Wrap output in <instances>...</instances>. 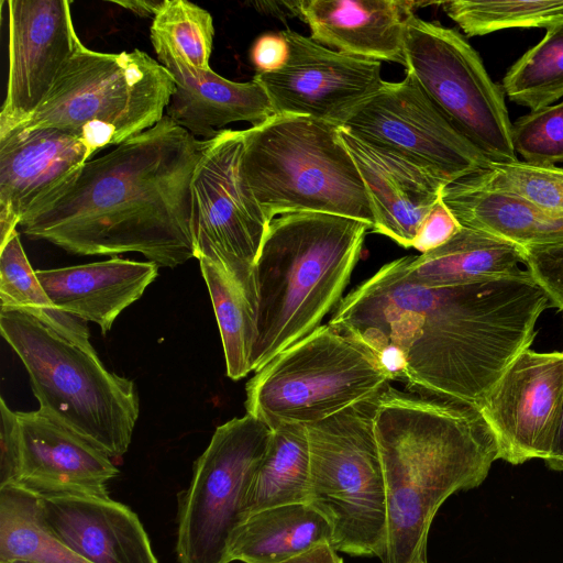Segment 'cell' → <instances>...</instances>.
Listing matches in <instances>:
<instances>
[{
	"label": "cell",
	"mask_w": 563,
	"mask_h": 563,
	"mask_svg": "<svg viewBox=\"0 0 563 563\" xmlns=\"http://www.w3.org/2000/svg\"><path fill=\"white\" fill-rule=\"evenodd\" d=\"M419 2L402 0H301L299 19L310 37L331 49L405 66V36Z\"/></svg>",
	"instance_id": "7402d4cb"
},
{
	"label": "cell",
	"mask_w": 563,
	"mask_h": 563,
	"mask_svg": "<svg viewBox=\"0 0 563 563\" xmlns=\"http://www.w3.org/2000/svg\"><path fill=\"white\" fill-rule=\"evenodd\" d=\"M477 408L495 435L498 460L545 461L563 416V352L522 351Z\"/></svg>",
	"instance_id": "5bb4252c"
},
{
	"label": "cell",
	"mask_w": 563,
	"mask_h": 563,
	"mask_svg": "<svg viewBox=\"0 0 563 563\" xmlns=\"http://www.w3.org/2000/svg\"><path fill=\"white\" fill-rule=\"evenodd\" d=\"M159 63L172 74L175 90L165 115L195 137H216L229 123L247 121L258 125L274 115L269 96L253 77L232 81L190 66L166 43L151 38Z\"/></svg>",
	"instance_id": "ffe728a7"
},
{
	"label": "cell",
	"mask_w": 563,
	"mask_h": 563,
	"mask_svg": "<svg viewBox=\"0 0 563 563\" xmlns=\"http://www.w3.org/2000/svg\"><path fill=\"white\" fill-rule=\"evenodd\" d=\"M288 56L289 46L280 33L260 36L251 51V58L257 73H273L280 69Z\"/></svg>",
	"instance_id": "f35d334b"
},
{
	"label": "cell",
	"mask_w": 563,
	"mask_h": 563,
	"mask_svg": "<svg viewBox=\"0 0 563 563\" xmlns=\"http://www.w3.org/2000/svg\"><path fill=\"white\" fill-rule=\"evenodd\" d=\"M205 141L164 115L87 161L19 225L73 254L136 252L174 268L195 257L191 180Z\"/></svg>",
	"instance_id": "7a4b0ae2"
},
{
	"label": "cell",
	"mask_w": 563,
	"mask_h": 563,
	"mask_svg": "<svg viewBox=\"0 0 563 563\" xmlns=\"http://www.w3.org/2000/svg\"><path fill=\"white\" fill-rule=\"evenodd\" d=\"M332 542L328 520L308 503L264 509L247 517L233 533L231 562L280 563L312 547Z\"/></svg>",
	"instance_id": "484cf974"
},
{
	"label": "cell",
	"mask_w": 563,
	"mask_h": 563,
	"mask_svg": "<svg viewBox=\"0 0 563 563\" xmlns=\"http://www.w3.org/2000/svg\"><path fill=\"white\" fill-rule=\"evenodd\" d=\"M441 199L462 227L488 232L522 247L563 242V212L479 187L466 177L445 186Z\"/></svg>",
	"instance_id": "cb8c5ba5"
},
{
	"label": "cell",
	"mask_w": 563,
	"mask_h": 563,
	"mask_svg": "<svg viewBox=\"0 0 563 563\" xmlns=\"http://www.w3.org/2000/svg\"><path fill=\"white\" fill-rule=\"evenodd\" d=\"M213 20L201 7L187 0H166L153 18L151 38L166 43L190 66L209 70Z\"/></svg>",
	"instance_id": "1f68e13d"
},
{
	"label": "cell",
	"mask_w": 563,
	"mask_h": 563,
	"mask_svg": "<svg viewBox=\"0 0 563 563\" xmlns=\"http://www.w3.org/2000/svg\"><path fill=\"white\" fill-rule=\"evenodd\" d=\"M525 247L488 232L462 227L445 244L406 256V272L429 288L455 287L510 275L523 264Z\"/></svg>",
	"instance_id": "d4e9b609"
},
{
	"label": "cell",
	"mask_w": 563,
	"mask_h": 563,
	"mask_svg": "<svg viewBox=\"0 0 563 563\" xmlns=\"http://www.w3.org/2000/svg\"><path fill=\"white\" fill-rule=\"evenodd\" d=\"M377 396L306 424L310 453L308 504L330 523L331 545L336 551L376 556L383 562L387 501L374 432Z\"/></svg>",
	"instance_id": "ba28073f"
},
{
	"label": "cell",
	"mask_w": 563,
	"mask_h": 563,
	"mask_svg": "<svg viewBox=\"0 0 563 563\" xmlns=\"http://www.w3.org/2000/svg\"><path fill=\"white\" fill-rule=\"evenodd\" d=\"M10 563H29V562H24V561H14V562H10Z\"/></svg>",
	"instance_id": "ee69618b"
},
{
	"label": "cell",
	"mask_w": 563,
	"mask_h": 563,
	"mask_svg": "<svg viewBox=\"0 0 563 563\" xmlns=\"http://www.w3.org/2000/svg\"><path fill=\"white\" fill-rule=\"evenodd\" d=\"M48 529L90 563H158L137 515L110 497H40Z\"/></svg>",
	"instance_id": "44dd1931"
},
{
	"label": "cell",
	"mask_w": 563,
	"mask_h": 563,
	"mask_svg": "<svg viewBox=\"0 0 563 563\" xmlns=\"http://www.w3.org/2000/svg\"><path fill=\"white\" fill-rule=\"evenodd\" d=\"M9 70L0 137L42 104L82 44L67 0H9Z\"/></svg>",
	"instance_id": "2e32d148"
},
{
	"label": "cell",
	"mask_w": 563,
	"mask_h": 563,
	"mask_svg": "<svg viewBox=\"0 0 563 563\" xmlns=\"http://www.w3.org/2000/svg\"><path fill=\"white\" fill-rule=\"evenodd\" d=\"M419 563H427V561H423V562H419Z\"/></svg>",
	"instance_id": "f6af8a7d"
},
{
	"label": "cell",
	"mask_w": 563,
	"mask_h": 563,
	"mask_svg": "<svg viewBox=\"0 0 563 563\" xmlns=\"http://www.w3.org/2000/svg\"><path fill=\"white\" fill-rule=\"evenodd\" d=\"M243 150L239 130L205 141L191 180V224L195 258L223 267L254 310V269L269 223L245 180Z\"/></svg>",
	"instance_id": "7c38bea8"
},
{
	"label": "cell",
	"mask_w": 563,
	"mask_h": 563,
	"mask_svg": "<svg viewBox=\"0 0 563 563\" xmlns=\"http://www.w3.org/2000/svg\"><path fill=\"white\" fill-rule=\"evenodd\" d=\"M462 225L440 198L422 221L412 243L421 254L440 247L451 240Z\"/></svg>",
	"instance_id": "74e56055"
},
{
	"label": "cell",
	"mask_w": 563,
	"mask_h": 563,
	"mask_svg": "<svg viewBox=\"0 0 563 563\" xmlns=\"http://www.w3.org/2000/svg\"><path fill=\"white\" fill-rule=\"evenodd\" d=\"M440 4L467 36L516 27L549 29L563 22V0H454Z\"/></svg>",
	"instance_id": "4dcf8cb0"
},
{
	"label": "cell",
	"mask_w": 563,
	"mask_h": 563,
	"mask_svg": "<svg viewBox=\"0 0 563 563\" xmlns=\"http://www.w3.org/2000/svg\"><path fill=\"white\" fill-rule=\"evenodd\" d=\"M479 187L516 195L533 205L563 212V167L527 162L495 163L466 177Z\"/></svg>",
	"instance_id": "d6a6232c"
},
{
	"label": "cell",
	"mask_w": 563,
	"mask_h": 563,
	"mask_svg": "<svg viewBox=\"0 0 563 563\" xmlns=\"http://www.w3.org/2000/svg\"><path fill=\"white\" fill-rule=\"evenodd\" d=\"M280 563H343L331 543L325 542L312 547Z\"/></svg>",
	"instance_id": "ab89813d"
},
{
	"label": "cell",
	"mask_w": 563,
	"mask_h": 563,
	"mask_svg": "<svg viewBox=\"0 0 563 563\" xmlns=\"http://www.w3.org/2000/svg\"><path fill=\"white\" fill-rule=\"evenodd\" d=\"M549 307L527 269L429 288L408 276L404 256L343 297L329 323L368 347L408 391L478 407L510 363L530 349Z\"/></svg>",
	"instance_id": "6da1fadb"
},
{
	"label": "cell",
	"mask_w": 563,
	"mask_h": 563,
	"mask_svg": "<svg viewBox=\"0 0 563 563\" xmlns=\"http://www.w3.org/2000/svg\"><path fill=\"white\" fill-rule=\"evenodd\" d=\"M336 125L406 158L446 185L492 163L450 123L410 74L401 81L384 80Z\"/></svg>",
	"instance_id": "4fadbf2b"
},
{
	"label": "cell",
	"mask_w": 563,
	"mask_h": 563,
	"mask_svg": "<svg viewBox=\"0 0 563 563\" xmlns=\"http://www.w3.org/2000/svg\"><path fill=\"white\" fill-rule=\"evenodd\" d=\"M253 4L257 10L278 19L299 18V1H262Z\"/></svg>",
	"instance_id": "60d3db41"
},
{
	"label": "cell",
	"mask_w": 563,
	"mask_h": 563,
	"mask_svg": "<svg viewBox=\"0 0 563 563\" xmlns=\"http://www.w3.org/2000/svg\"><path fill=\"white\" fill-rule=\"evenodd\" d=\"M549 468L563 472V416L550 455L544 461Z\"/></svg>",
	"instance_id": "7bdbcfd3"
},
{
	"label": "cell",
	"mask_w": 563,
	"mask_h": 563,
	"mask_svg": "<svg viewBox=\"0 0 563 563\" xmlns=\"http://www.w3.org/2000/svg\"><path fill=\"white\" fill-rule=\"evenodd\" d=\"M174 90L172 74L145 52L102 53L81 44L42 104L15 130L57 129L96 153L154 126Z\"/></svg>",
	"instance_id": "52a82bcc"
},
{
	"label": "cell",
	"mask_w": 563,
	"mask_h": 563,
	"mask_svg": "<svg viewBox=\"0 0 563 563\" xmlns=\"http://www.w3.org/2000/svg\"><path fill=\"white\" fill-rule=\"evenodd\" d=\"M166 0H112L109 1L118 4L139 16H156L162 10Z\"/></svg>",
	"instance_id": "b9f144b4"
},
{
	"label": "cell",
	"mask_w": 563,
	"mask_h": 563,
	"mask_svg": "<svg viewBox=\"0 0 563 563\" xmlns=\"http://www.w3.org/2000/svg\"><path fill=\"white\" fill-rule=\"evenodd\" d=\"M511 142L525 162L554 165L563 162V101L531 111L511 124Z\"/></svg>",
	"instance_id": "836d02e7"
},
{
	"label": "cell",
	"mask_w": 563,
	"mask_h": 563,
	"mask_svg": "<svg viewBox=\"0 0 563 563\" xmlns=\"http://www.w3.org/2000/svg\"><path fill=\"white\" fill-rule=\"evenodd\" d=\"M339 136L366 188L374 214L371 232L402 247H412L422 221L448 185L406 158L340 126Z\"/></svg>",
	"instance_id": "d6986e66"
},
{
	"label": "cell",
	"mask_w": 563,
	"mask_h": 563,
	"mask_svg": "<svg viewBox=\"0 0 563 563\" xmlns=\"http://www.w3.org/2000/svg\"><path fill=\"white\" fill-rule=\"evenodd\" d=\"M523 265L548 295L552 307L563 311V242L525 247Z\"/></svg>",
	"instance_id": "d590c367"
},
{
	"label": "cell",
	"mask_w": 563,
	"mask_h": 563,
	"mask_svg": "<svg viewBox=\"0 0 563 563\" xmlns=\"http://www.w3.org/2000/svg\"><path fill=\"white\" fill-rule=\"evenodd\" d=\"M21 460L15 486L41 497L108 498L119 470L95 444L42 410L16 411Z\"/></svg>",
	"instance_id": "e0dca14e"
},
{
	"label": "cell",
	"mask_w": 563,
	"mask_h": 563,
	"mask_svg": "<svg viewBox=\"0 0 563 563\" xmlns=\"http://www.w3.org/2000/svg\"><path fill=\"white\" fill-rule=\"evenodd\" d=\"M1 308L56 310L22 247L18 230L0 244Z\"/></svg>",
	"instance_id": "e575fe53"
},
{
	"label": "cell",
	"mask_w": 563,
	"mask_h": 563,
	"mask_svg": "<svg viewBox=\"0 0 563 563\" xmlns=\"http://www.w3.org/2000/svg\"><path fill=\"white\" fill-rule=\"evenodd\" d=\"M0 487L14 485L21 460V432L16 411L0 399Z\"/></svg>",
	"instance_id": "8d00e7d4"
},
{
	"label": "cell",
	"mask_w": 563,
	"mask_h": 563,
	"mask_svg": "<svg viewBox=\"0 0 563 563\" xmlns=\"http://www.w3.org/2000/svg\"><path fill=\"white\" fill-rule=\"evenodd\" d=\"M242 132L243 174L268 223L286 213L322 212L373 229L366 188L338 125L274 114Z\"/></svg>",
	"instance_id": "8992f818"
},
{
	"label": "cell",
	"mask_w": 563,
	"mask_h": 563,
	"mask_svg": "<svg viewBox=\"0 0 563 563\" xmlns=\"http://www.w3.org/2000/svg\"><path fill=\"white\" fill-rule=\"evenodd\" d=\"M371 229L322 212L286 213L269 222L254 269L252 371L322 325L342 300Z\"/></svg>",
	"instance_id": "277c9868"
},
{
	"label": "cell",
	"mask_w": 563,
	"mask_h": 563,
	"mask_svg": "<svg viewBox=\"0 0 563 563\" xmlns=\"http://www.w3.org/2000/svg\"><path fill=\"white\" fill-rule=\"evenodd\" d=\"M503 89L531 111L563 97V22L547 29L543 38L509 68Z\"/></svg>",
	"instance_id": "f546056e"
},
{
	"label": "cell",
	"mask_w": 563,
	"mask_h": 563,
	"mask_svg": "<svg viewBox=\"0 0 563 563\" xmlns=\"http://www.w3.org/2000/svg\"><path fill=\"white\" fill-rule=\"evenodd\" d=\"M390 380L368 347L327 323L255 372L246 413L271 429L309 424L377 396Z\"/></svg>",
	"instance_id": "9c48e42d"
},
{
	"label": "cell",
	"mask_w": 563,
	"mask_h": 563,
	"mask_svg": "<svg viewBox=\"0 0 563 563\" xmlns=\"http://www.w3.org/2000/svg\"><path fill=\"white\" fill-rule=\"evenodd\" d=\"M93 154L79 137L52 128L0 137V244Z\"/></svg>",
	"instance_id": "ac0fdd59"
},
{
	"label": "cell",
	"mask_w": 563,
	"mask_h": 563,
	"mask_svg": "<svg viewBox=\"0 0 563 563\" xmlns=\"http://www.w3.org/2000/svg\"><path fill=\"white\" fill-rule=\"evenodd\" d=\"M158 275L154 262L114 256L89 264L38 269L36 276L54 307L97 323L102 334Z\"/></svg>",
	"instance_id": "603a6c76"
},
{
	"label": "cell",
	"mask_w": 563,
	"mask_h": 563,
	"mask_svg": "<svg viewBox=\"0 0 563 563\" xmlns=\"http://www.w3.org/2000/svg\"><path fill=\"white\" fill-rule=\"evenodd\" d=\"M310 453L306 424H282L272 439L250 485L246 518L264 509L308 503Z\"/></svg>",
	"instance_id": "4316f807"
},
{
	"label": "cell",
	"mask_w": 563,
	"mask_h": 563,
	"mask_svg": "<svg viewBox=\"0 0 563 563\" xmlns=\"http://www.w3.org/2000/svg\"><path fill=\"white\" fill-rule=\"evenodd\" d=\"M272 434L273 429L247 413L216 429L179 499V563H231L230 541L246 519V495Z\"/></svg>",
	"instance_id": "8fae6325"
},
{
	"label": "cell",
	"mask_w": 563,
	"mask_h": 563,
	"mask_svg": "<svg viewBox=\"0 0 563 563\" xmlns=\"http://www.w3.org/2000/svg\"><path fill=\"white\" fill-rule=\"evenodd\" d=\"M374 432L387 501L383 563L423 562L439 508L478 487L498 460L495 435L474 405L390 384L377 396Z\"/></svg>",
	"instance_id": "3957f363"
},
{
	"label": "cell",
	"mask_w": 563,
	"mask_h": 563,
	"mask_svg": "<svg viewBox=\"0 0 563 563\" xmlns=\"http://www.w3.org/2000/svg\"><path fill=\"white\" fill-rule=\"evenodd\" d=\"M0 331L29 374L40 410L111 459L128 451L137 391L101 363L86 321L58 309L1 308Z\"/></svg>",
	"instance_id": "5b68a950"
},
{
	"label": "cell",
	"mask_w": 563,
	"mask_h": 563,
	"mask_svg": "<svg viewBox=\"0 0 563 563\" xmlns=\"http://www.w3.org/2000/svg\"><path fill=\"white\" fill-rule=\"evenodd\" d=\"M219 325L227 375L234 380L245 377L256 335L255 312L241 287L218 264L199 260Z\"/></svg>",
	"instance_id": "f1b7e54d"
},
{
	"label": "cell",
	"mask_w": 563,
	"mask_h": 563,
	"mask_svg": "<svg viewBox=\"0 0 563 563\" xmlns=\"http://www.w3.org/2000/svg\"><path fill=\"white\" fill-rule=\"evenodd\" d=\"M404 67L450 123L489 161H518L504 93L456 30L412 14L406 29Z\"/></svg>",
	"instance_id": "30bf717a"
},
{
	"label": "cell",
	"mask_w": 563,
	"mask_h": 563,
	"mask_svg": "<svg viewBox=\"0 0 563 563\" xmlns=\"http://www.w3.org/2000/svg\"><path fill=\"white\" fill-rule=\"evenodd\" d=\"M289 46L286 64L254 76L266 89L274 114L336 123L384 81L382 63L331 49L292 31L279 32Z\"/></svg>",
	"instance_id": "9a60e30c"
},
{
	"label": "cell",
	"mask_w": 563,
	"mask_h": 563,
	"mask_svg": "<svg viewBox=\"0 0 563 563\" xmlns=\"http://www.w3.org/2000/svg\"><path fill=\"white\" fill-rule=\"evenodd\" d=\"M90 563L63 543L43 520L40 497L0 487V563Z\"/></svg>",
	"instance_id": "83f0119b"
}]
</instances>
